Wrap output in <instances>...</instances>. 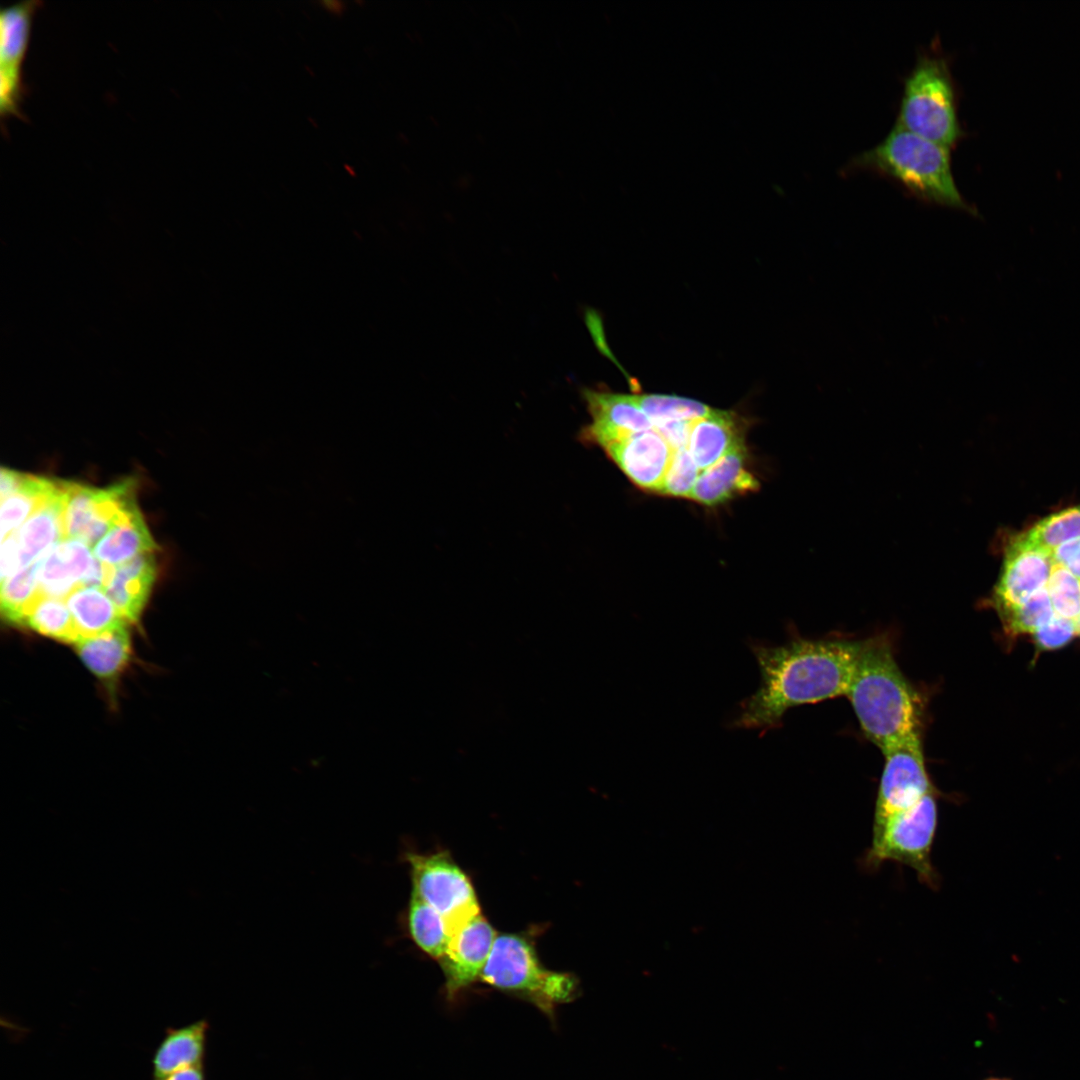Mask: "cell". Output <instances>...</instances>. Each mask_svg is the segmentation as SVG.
Listing matches in <instances>:
<instances>
[{"mask_svg":"<svg viewBox=\"0 0 1080 1080\" xmlns=\"http://www.w3.org/2000/svg\"><path fill=\"white\" fill-rule=\"evenodd\" d=\"M862 641L792 637L782 645L749 640L760 685L743 699L729 727L762 730L782 724L794 707L845 696Z\"/></svg>","mask_w":1080,"mask_h":1080,"instance_id":"6da1fadb","label":"cell"},{"mask_svg":"<svg viewBox=\"0 0 1080 1080\" xmlns=\"http://www.w3.org/2000/svg\"><path fill=\"white\" fill-rule=\"evenodd\" d=\"M845 696L865 736L882 753L920 736L918 696L900 670L887 641H862Z\"/></svg>","mask_w":1080,"mask_h":1080,"instance_id":"7a4b0ae2","label":"cell"},{"mask_svg":"<svg viewBox=\"0 0 1080 1080\" xmlns=\"http://www.w3.org/2000/svg\"><path fill=\"white\" fill-rule=\"evenodd\" d=\"M951 151L895 125L880 143L852 158L845 170L870 171L922 202L977 215L956 185Z\"/></svg>","mask_w":1080,"mask_h":1080,"instance_id":"3957f363","label":"cell"},{"mask_svg":"<svg viewBox=\"0 0 1080 1080\" xmlns=\"http://www.w3.org/2000/svg\"><path fill=\"white\" fill-rule=\"evenodd\" d=\"M896 126L953 149L965 135L950 62L939 40L922 49L904 78Z\"/></svg>","mask_w":1080,"mask_h":1080,"instance_id":"277c9868","label":"cell"},{"mask_svg":"<svg viewBox=\"0 0 1080 1080\" xmlns=\"http://www.w3.org/2000/svg\"><path fill=\"white\" fill-rule=\"evenodd\" d=\"M480 980L518 995L551 1015L554 1008L577 993L576 977L545 968L533 943L515 933L497 934Z\"/></svg>","mask_w":1080,"mask_h":1080,"instance_id":"5b68a950","label":"cell"},{"mask_svg":"<svg viewBox=\"0 0 1080 1080\" xmlns=\"http://www.w3.org/2000/svg\"><path fill=\"white\" fill-rule=\"evenodd\" d=\"M937 825L938 806L934 791L873 828L872 844L864 864L874 868L885 861L900 862L913 868L920 881L935 888L937 876L931 863V850Z\"/></svg>","mask_w":1080,"mask_h":1080,"instance_id":"8992f818","label":"cell"},{"mask_svg":"<svg viewBox=\"0 0 1080 1080\" xmlns=\"http://www.w3.org/2000/svg\"><path fill=\"white\" fill-rule=\"evenodd\" d=\"M412 891L433 907L452 934L480 912L474 887L466 873L443 851L407 852Z\"/></svg>","mask_w":1080,"mask_h":1080,"instance_id":"52a82bcc","label":"cell"},{"mask_svg":"<svg viewBox=\"0 0 1080 1080\" xmlns=\"http://www.w3.org/2000/svg\"><path fill=\"white\" fill-rule=\"evenodd\" d=\"M64 539L94 546L111 528L138 511L135 482L127 479L107 488L66 481Z\"/></svg>","mask_w":1080,"mask_h":1080,"instance_id":"ba28073f","label":"cell"},{"mask_svg":"<svg viewBox=\"0 0 1080 1080\" xmlns=\"http://www.w3.org/2000/svg\"><path fill=\"white\" fill-rule=\"evenodd\" d=\"M883 755L885 762L876 798L873 828L935 791L926 770L920 736L899 743Z\"/></svg>","mask_w":1080,"mask_h":1080,"instance_id":"9c48e42d","label":"cell"},{"mask_svg":"<svg viewBox=\"0 0 1080 1080\" xmlns=\"http://www.w3.org/2000/svg\"><path fill=\"white\" fill-rule=\"evenodd\" d=\"M1054 566L1051 553L1029 543L1023 535L1007 546L993 605L1000 617L1046 587Z\"/></svg>","mask_w":1080,"mask_h":1080,"instance_id":"30bf717a","label":"cell"},{"mask_svg":"<svg viewBox=\"0 0 1080 1080\" xmlns=\"http://www.w3.org/2000/svg\"><path fill=\"white\" fill-rule=\"evenodd\" d=\"M40 2L22 1L0 12V112L17 115L23 96L22 64L28 47L32 19Z\"/></svg>","mask_w":1080,"mask_h":1080,"instance_id":"8fae6325","label":"cell"},{"mask_svg":"<svg viewBox=\"0 0 1080 1080\" xmlns=\"http://www.w3.org/2000/svg\"><path fill=\"white\" fill-rule=\"evenodd\" d=\"M582 394L591 417V422L580 432V439L585 443L603 449L630 435L654 428L634 395L588 388Z\"/></svg>","mask_w":1080,"mask_h":1080,"instance_id":"7c38bea8","label":"cell"},{"mask_svg":"<svg viewBox=\"0 0 1080 1080\" xmlns=\"http://www.w3.org/2000/svg\"><path fill=\"white\" fill-rule=\"evenodd\" d=\"M496 936V931L481 913L452 934L447 951L439 960L448 996L454 997L480 980Z\"/></svg>","mask_w":1080,"mask_h":1080,"instance_id":"4fadbf2b","label":"cell"},{"mask_svg":"<svg viewBox=\"0 0 1080 1080\" xmlns=\"http://www.w3.org/2000/svg\"><path fill=\"white\" fill-rule=\"evenodd\" d=\"M603 450L639 488L658 492L674 450L653 428L614 442Z\"/></svg>","mask_w":1080,"mask_h":1080,"instance_id":"5bb4252c","label":"cell"},{"mask_svg":"<svg viewBox=\"0 0 1080 1080\" xmlns=\"http://www.w3.org/2000/svg\"><path fill=\"white\" fill-rule=\"evenodd\" d=\"M95 557L89 546L77 539H64L42 558L39 585L43 595L66 599L83 586Z\"/></svg>","mask_w":1080,"mask_h":1080,"instance_id":"9a60e30c","label":"cell"},{"mask_svg":"<svg viewBox=\"0 0 1080 1080\" xmlns=\"http://www.w3.org/2000/svg\"><path fill=\"white\" fill-rule=\"evenodd\" d=\"M758 488L759 482L748 468L744 446L702 470L689 498L703 505L714 506Z\"/></svg>","mask_w":1080,"mask_h":1080,"instance_id":"2e32d148","label":"cell"},{"mask_svg":"<svg viewBox=\"0 0 1080 1080\" xmlns=\"http://www.w3.org/2000/svg\"><path fill=\"white\" fill-rule=\"evenodd\" d=\"M744 423L732 411L713 409L693 423L687 449L699 470L744 447Z\"/></svg>","mask_w":1080,"mask_h":1080,"instance_id":"e0dca14e","label":"cell"},{"mask_svg":"<svg viewBox=\"0 0 1080 1080\" xmlns=\"http://www.w3.org/2000/svg\"><path fill=\"white\" fill-rule=\"evenodd\" d=\"M66 497V481H59L53 494L16 531L21 569L43 557L54 545L64 540L63 514Z\"/></svg>","mask_w":1080,"mask_h":1080,"instance_id":"ac0fdd59","label":"cell"},{"mask_svg":"<svg viewBox=\"0 0 1080 1080\" xmlns=\"http://www.w3.org/2000/svg\"><path fill=\"white\" fill-rule=\"evenodd\" d=\"M157 566L152 553H145L113 566L104 591L128 622H136L149 598Z\"/></svg>","mask_w":1080,"mask_h":1080,"instance_id":"d6986e66","label":"cell"},{"mask_svg":"<svg viewBox=\"0 0 1080 1080\" xmlns=\"http://www.w3.org/2000/svg\"><path fill=\"white\" fill-rule=\"evenodd\" d=\"M208 1028L205 1019L166 1028L153 1053V1079H160L182 1068L203 1065Z\"/></svg>","mask_w":1080,"mask_h":1080,"instance_id":"ffe728a7","label":"cell"},{"mask_svg":"<svg viewBox=\"0 0 1080 1080\" xmlns=\"http://www.w3.org/2000/svg\"><path fill=\"white\" fill-rule=\"evenodd\" d=\"M157 548L138 510L111 528L93 547L94 557L109 566H119Z\"/></svg>","mask_w":1080,"mask_h":1080,"instance_id":"44dd1931","label":"cell"},{"mask_svg":"<svg viewBox=\"0 0 1080 1080\" xmlns=\"http://www.w3.org/2000/svg\"><path fill=\"white\" fill-rule=\"evenodd\" d=\"M73 616L79 638L93 637L126 626L106 592L98 587L80 586L65 599Z\"/></svg>","mask_w":1080,"mask_h":1080,"instance_id":"7402d4cb","label":"cell"},{"mask_svg":"<svg viewBox=\"0 0 1080 1080\" xmlns=\"http://www.w3.org/2000/svg\"><path fill=\"white\" fill-rule=\"evenodd\" d=\"M74 644L84 664L104 680L115 678L130 658V637L126 626L93 637L79 638Z\"/></svg>","mask_w":1080,"mask_h":1080,"instance_id":"603a6c76","label":"cell"},{"mask_svg":"<svg viewBox=\"0 0 1080 1080\" xmlns=\"http://www.w3.org/2000/svg\"><path fill=\"white\" fill-rule=\"evenodd\" d=\"M407 933L415 945L439 961L447 951L451 932L445 919L417 893L411 891L405 911Z\"/></svg>","mask_w":1080,"mask_h":1080,"instance_id":"cb8c5ba5","label":"cell"},{"mask_svg":"<svg viewBox=\"0 0 1080 1080\" xmlns=\"http://www.w3.org/2000/svg\"><path fill=\"white\" fill-rule=\"evenodd\" d=\"M56 480L25 474L20 487L1 500V539L16 532L39 507L53 494L58 486Z\"/></svg>","mask_w":1080,"mask_h":1080,"instance_id":"d4e9b609","label":"cell"},{"mask_svg":"<svg viewBox=\"0 0 1080 1080\" xmlns=\"http://www.w3.org/2000/svg\"><path fill=\"white\" fill-rule=\"evenodd\" d=\"M42 558L1 581V611L11 624H24L29 610L43 595L39 585Z\"/></svg>","mask_w":1080,"mask_h":1080,"instance_id":"484cf974","label":"cell"},{"mask_svg":"<svg viewBox=\"0 0 1080 1080\" xmlns=\"http://www.w3.org/2000/svg\"><path fill=\"white\" fill-rule=\"evenodd\" d=\"M24 624L56 640L75 643L79 639L73 616L62 598L41 595L29 610Z\"/></svg>","mask_w":1080,"mask_h":1080,"instance_id":"4316f807","label":"cell"},{"mask_svg":"<svg viewBox=\"0 0 1080 1080\" xmlns=\"http://www.w3.org/2000/svg\"><path fill=\"white\" fill-rule=\"evenodd\" d=\"M634 399L653 426L668 421H696L713 411L700 401L675 395L637 394Z\"/></svg>","mask_w":1080,"mask_h":1080,"instance_id":"83f0119b","label":"cell"},{"mask_svg":"<svg viewBox=\"0 0 1080 1080\" xmlns=\"http://www.w3.org/2000/svg\"><path fill=\"white\" fill-rule=\"evenodd\" d=\"M1022 535L1032 545L1052 554L1056 547L1080 538V505L1047 516Z\"/></svg>","mask_w":1080,"mask_h":1080,"instance_id":"f1b7e54d","label":"cell"},{"mask_svg":"<svg viewBox=\"0 0 1080 1080\" xmlns=\"http://www.w3.org/2000/svg\"><path fill=\"white\" fill-rule=\"evenodd\" d=\"M1054 616L1047 588L1034 593L1023 604L1001 617L1010 633H1034Z\"/></svg>","mask_w":1080,"mask_h":1080,"instance_id":"f546056e","label":"cell"},{"mask_svg":"<svg viewBox=\"0 0 1080 1080\" xmlns=\"http://www.w3.org/2000/svg\"><path fill=\"white\" fill-rule=\"evenodd\" d=\"M1046 588L1057 615L1071 620L1080 616V580L1072 573L1054 564Z\"/></svg>","mask_w":1080,"mask_h":1080,"instance_id":"4dcf8cb0","label":"cell"},{"mask_svg":"<svg viewBox=\"0 0 1080 1080\" xmlns=\"http://www.w3.org/2000/svg\"><path fill=\"white\" fill-rule=\"evenodd\" d=\"M699 471L687 448L675 450L658 493L672 497H690Z\"/></svg>","mask_w":1080,"mask_h":1080,"instance_id":"1f68e13d","label":"cell"},{"mask_svg":"<svg viewBox=\"0 0 1080 1080\" xmlns=\"http://www.w3.org/2000/svg\"><path fill=\"white\" fill-rule=\"evenodd\" d=\"M1075 634V620L1054 615L1034 632V638L1038 648L1051 650L1066 645Z\"/></svg>","mask_w":1080,"mask_h":1080,"instance_id":"d6a6232c","label":"cell"},{"mask_svg":"<svg viewBox=\"0 0 1080 1080\" xmlns=\"http://www.w3.org/2000/svg\"><path fill=\"white\" fill-rule=\"evenodd\" d=\"M695 421H668L654 425V429L666 440L672 449L687 448L693 423Z\"/></svg>","mask_w":1080,"mask_h":1080,"instance_id":"836d02e7","label":"cell"},{"mask_svg":"<svg viewBox=\"0 0 1080 1080\" xmlns=\"http://www.w3.org/2000/svg\"><path fill=\"white\" fill-rule=\"evenodd\" d=\"M1052 560L1080 580V538L1066 542L1052 551Z\"/></svg>","mask_w":1080,"mask_h":1080,"instance_id":"e575fe53","label":"cell"},{"mask_svg":"<svg viewBox=\"0 0 1080 1080\" xmlns=\"http://www.w3.org/2000/svg\"><path fill=\"white\" fill-rule=\"evenodd\" d=\"M20 568L19 549L16 532L12 533L1 544V581L12 576Z\"/></svg>","mask_w":1080,"mask_h":1080,"instance_id":"d590c367","label":"cell"},{"mask_svg":"<svg viewBox=\"0 0 1080 1080\" xmlns=\"http://www.w3.org/2000/svg\"><path fill=\"white\" fill-rule=\"evenodd\" d=\"M25 474L2 468L0 472V495L1 500L13 494L21 485Z\"/></svg>","mask_w":1080,"mask_h":1080,"instance_id":"8d00e7d4","label":"cell"},{"mask_svg":"<svg viewBox=\"0 0 1080 1080\" xmlns=\"http://www.w3.org/2000/svg\"><path fill=\"white\" fill-rule=\"evenodd\" d=\"M157 1080H205L203 1065L179 1069Z\"/></svg>","mask_w":1080,"mask_h":1080,"instance_id":"74e56055","label":"cell"},{"mask_svg":"<svg viewBox=\"0 0 1080 1080\" xmlns=\"http://www.w3.org/2000/svg\"><path fill=\"white\" fill-rule=\"evenodd\" d=\"M983 1080H1013V1079H1011L1009 1077L991 1075V1076H988V1077L984 1078Z\"/></svg>","mask_w":1080,"mask_h":1080,"instance_id":"f35d334b","label":"cell"},{"mask_svg":"<svg viewBox=\"0 0 1080 1080\" xmlns=\"http://www.w3.org/2000/svg\"><path fill=\"white\" fill-rule=\"evenodd\" d=\"M1076 633L1080 635V616L1075 620Z\"/></svg>","mask_w":1080,"mask_h":1080,"instance_id":"ab89813d","label":"cell"}]
</instances>
